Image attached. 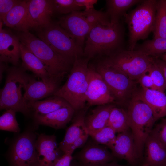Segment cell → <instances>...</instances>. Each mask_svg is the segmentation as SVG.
Wrapping results in <instances>:
<instances>
[{
    "label": "cell",
    "mask_w": 166,
    "mask_h": 166,
    "mask_svg": "<svg viewBox=\"0 0 166 166\" xmlns=\"http://www.w3.org/2000/svg\"><path fill=\"white\" fill-rule=\"evenodd\" d=\"M124 34V29L121 23L97 25L87 36L84 56L90 59L97 55L109 56L123 49Z\"/></svg>",
    "instance_id": "1"
},
{
    "label": "cell",
    "mask_w": 166,
    "mask_h": 166,
    "mask_svg": "<svg viewBox=\"0 0 166 166\" xmlns=\"http://www.w3.org/2000/svg\"><path fill=\"white\" fill-rule=\"evenodd\" d=\"M6 71L5 84L0 90V110L11 109L29 116L31 111L24 95L32 77L22 67H8Z\"/></svg>",
    "instance_id": "2"
},
{
    "label": "cell",
    "mask_w": 166,
    "mask_h": 166,
    "mask_svg": "<svg viewBox=\"0 0 166 166\" xmlns=\"http://www.w3.org/2000/svg\"><path fill=\"white\" fill-rule=\"evenodd\" d=\"M89 60L85 57L76 58L66 81L53 95L66 101L75 111L85 107Z\"/></svg>",
    "instance_id": "3"
},
{
    "label": "cell",
    "mask_w": 166,
    "mask_h": 166,
    "mask_svg": "<svg viewBox=\"0 0 166 166\" xmlns=\"http://www.w3.org/2000/svg\"><path fill=\"white\" fill-rule=\"evenodd\" d=\"M16 35L21 43L43 63L53 78L61 79L70 70L74 61L59 54L29 31L18 32Z\"/></svg>",
    "instance_id": "4"
},
{
    "label": "cell",
    "mask_w": 166,
    "mask_h": 166,
    "mask_svg": "<svg viewBox=\"0 0 166 166\" xmlns=\"http://www.w3.org/2000/svg\"><path fill=\"white\" fill-rule=\"evenodd\" d=\"M127 112L129 128L131 130L136 152L140 158L146 141L156 120L150 107L136 92L131 98Z\"/></svg>",
    "instance_id": "5"
},
{
    "label": "cell",
    "mask_w": 166,
    "mask_h": 166,
    "mask_svg": "<svg viewBox=\"0 0 166 166\" xmlns=\"http://www.w3.org/2000/svg\"><path fill=\"white\" fill-rule=\"evenodd\" d=\"M157 0H145L125 17L129 31L128 50H133L137 42L153 31Z\"/></svg>",
    "instance_id": "6"
},
{
    "label": "cell",
    "mask_w": 166,
    "mask_h": 166,
    "mask_svg": "<svg viewBox=\"0 0 166 166\" xmlns=\"http://www.w3.org/2000/svg\"><path fill=\"white\" fill-rule=\"evenodd\" d=\"M76 39L83 48L85 38L91 29L99 24L110 23L106 12L97 10L94 8L83 11H76L61 18L57 22Z\"/></svg>",
    "instance_id": "7"
},
{
    "label": "cell",
    "mask_w": 166,
    "mask_h": 166,
    "mask_svg": "<svg viewBox=\"0 0 166 166\" xmlns=\"http://www.w3.org/2000/svg\"><path fill=\"white\" fill-rule=\"evenodd\" d=\"M35 30L39 38L64 57L74 62L76 58L84 56L83 48L58 22L52 21L49 24Z\"/></svg>",
    "instance_id": "8"
},
{
    "label": "cell",
    "mask_w": 166,
    "mask_h": 166,
    "mask_svg": "<svg viewBox=\"0 0 166 166\" xmlns=\"http://www.w3.org/2000/svg\"><path fill=\"white\" fill-rule=\"evenodd\" d=\"M103 60L109 65L134 81L138 80L148 72L154 58L137 50L123 49Z\"/></svg>",
    "instance_id": "9"
},
{
    "label": "cell",
    "mask_w": 166,
    "mask_h": 166,
    "mask_svg": "<svg viewBox=\"0 0 166 166\" xmlns=\"http://www.w3.org/2000/svg\"><path fill=\"white\" fill-rule=\"evenodd\" d=\"M95 68L107 85L115 100L119 103L124 102L131 98L136 91L133 80L109 65L103 60L99 61Z\"/></svg>",
    "instance_id": "10"
},
{
    "label": "cell",
    "mask_w": 166,
    "mask_h": 166,
    "mask_svg": "<svg viewBox=\"0 0 166 166\" xmlns=\"http://www.w3.org/2000/svg\"><path fill=\"white\" fill-rule=\"evenodd\" d=\"M37 138L36 133L28 130L15 139L9 153L10 166H36L40 164L36 148Z\"/></svg>",
    "instance_id": "11"
},
{
    "label": "cell",
    "mask_w": 166,
    "mask_h": 166,
    "mask_svg": "<svg viewBox=\"0 0 166 166\" xmlns=\"http://www.w3.org/2000/svg\"><path fill=\"white\" fill-rule=\"evenodd\" d=\"M115 98L95 67L89 65L88 85L86 101L89 106L103 105L114 101Z\"/></svg>",
    "instance_id": "12"
},
{
    "label": "cell",
    "mask_w": 166,
    "mask_h": 166,
    "mask_svg": "<svg viewBox=\"0 0 166 166\" xmlns=\"http://www.w3.org/2000/svg\"><path fill=\"white\" fill-rule=\"evenodd\" d=\"M106 146L94 141L87 144L75 156L79 166H94L112 161L115 158Z\"/></svg>",
    "instance_id": "13"
},
{
    "label": "cell",
    "mask_w": 166,
    "mask_h": 166,
    "mask_svg": "<svg viewBox=\"0 0 166 166\" xmlns=\"http://www.w3.org/2000/svg\"><path fill=\"white\" fill-rule=\"evenodd\" d=\"M0 21V62L18 66L21 58V42L17 35L2 28Z\"/></svg>",
    "instance_id": "14"
},
{
    "label": "cell",
    "mask_w": 166,
    "mask_h": 166,
    "mask_svg": "<svg viewBox=\"0 0 166 166\" xmlns=\"http://www.w3.org/2000/svg\"><path fill=\"white\" fill-rule=\"evenodd\" d=\"M36 148L40 164L42 166H53L64 153L59 148L54 135H39L36 142Z\"/></svg>",
    "instance_id": "15"
},
{
    "label": "cell",
    "mask_w": 166,
    "mask_h": 166,
    "mask_svg": "<svg viewBox=\"0 0 166 166\" xmlns=\"http://www.w3.org/2000/svg\"><path fill=\"white\" fill-rule=\"evenodd\" d=\"M2 22L7 26L18 32L36 29L37 26L30 15L26 0H21L6 15Z\"/></svg>",
    "instance_id": "16"
},
{
    "label": "cell",
    "mask_w": 166,
    "mask_h": 166,
    "mask_svg": "<svg viewBox=\"0 0 166 166\" xmlns=\"http://www.w3.org/2000/svg\"><path fill=\"white\" fill-rule=\"evenodd\" d=\"M60 80L53 78L46 81H37L32 77L26 85L24 95L30 107L34 102L53 95L59 88Z\"/></svg>",
    "instance_id": "17"
},
{
    "label": "cell",
    "mask_w": 166,
    "mask_h": 166,
    "mask_svg": "<svg viewBox=\"0 0 166 166\" xmlns=\"http://www.w3.org/2000/svg\"><path fill=\"white\" fill-rule=\"evenodd\" d=\"M109 149L115 158L124 160L132 164L139 158L132 134L128 130L118 133Z\"/></svg>",
    "instance_id": "18"
},
{
    "label": "cell",
    "mask_w": 166,
    "mask_h": 166,
    "mask_svg": "<svg viewBox=\"0 0 166 166\" xmlns=\"http://www.w3.org/2000/svg\"><path fill=\"white\" fill-rule=\"evenodd\" d=\"M75 112L69 105L45 115L33 114V117L36 125H45L59 129L65 127Z\"/></svg>",
    "instance_id": "19"
},
{
    "label": "cell",
    "mask_w": 166,
    "mask_h": 166,
    "mask_svg": "<svg viewBox=\"0 0 166 166\" xmlns=\"http://www.w3.org/2000/svg\"><path fill=\"white\" fill-rule=\"evenodd\" d=\"M88 107L78 111L71 124L67 128L64 139L59 144V147L64 153L68 152L73 144L88 131L85 123Z\"/></svg>",
    "instance_id": "20"
},
{
    "label": "cell",
    "mask_w": 166,
    "mask_h": 166,
    "mask_svg": "<svg viewBox=\"0 0 166 166\" xmlns=\"http://www.w3.org/2000/svg\"><path fill=\"white\" fill-rule=\"evenodd\" d=\"M26 1L30 15L37 28L46 26L52 22L51 17L54 12L53 0Z\"/></svg>",
    "instance_id": "21"
},
{
    "label": "cell",
    "mask_w": 166,
    "mask_h": 166,
    "mask_svg": "<svg viewBox=\"0 0 166 166\" xmlns=\"http://www.w3.org/2000/svg\"><path fill=\"white\" fill-rule=\"evenodd\" d=\"M136 93L150 107L156 121L166 116V95L164 92L141 87Z\"/></svg>",
    "instance_id": "22"
},
{
    "label": "cell",
    "mask_w": 166,
    "mask_h": 166,
    "mask_svg": "<svg viewBox=\"0 0 166 166\" xmlns=\"http://www.w3.org/2000/svg\"><path fill=\"white\" fill-rule=\"evenodd\" d=\"M21 58L22 67L32 72L44 81L53 78L43 63L25 46L21 43ZM57 79V78H56Z\"/></svg>",
    "instance_id": "23"
},
{
    "label": "cell",
    "mask_w": 166,
    "mask_h": 166,
    "mask_svg": "<svg viewBox=\"0 0 166 166\" xmlns=\"http://www.w3.org/2000/svg\"><path fill=\"white\" fill-rule=\"evenodd\" d=\"M144 145L145 163L149 166H164L166 162V147L150 135Z\"/></svg>",
    "instance_id": "24"
},
{
    "label": "cell",
    "mask_w": 166,
    "mask_h": 166,
    "mask_svg": "<svg viewBox=\"0 0 166 166\" xmlns=\"http://www.w3.org/2000/svg\"><path fill=\"white\" fill-rule=\"evenodd\" d=\"M114 106L110 104L98 105L91 111L85 118L88 132L98 131L107 126L111 110Z\"/></svg>",
    "instance_id": "25"
},
{
    "label": "cell",
    "mask_w": 166,
    "mask_h": 166,
    "mask_svg": "<svg viewBox=\"0 0 166 166\" xmlns=\"http://www.w3.org/2000/svg\"><path fill=\"white\" fill-rule=\"evenodd\" d=\"M106 11L110 23L117 24L120 23L121 17L124 16L127 11L136 4L140 3V0H107Z\"/></svg>",
    "instance_id": "26"
},
{
    "label": "cell",
    "mask_w": 166,
    "mask_h": 166,
    "mask_svg": "<svg viewBox=\"0 0 166 166\" xmlns=\"http://www.w3.org/2000/svg\"><path fill=\"white\" fill-rule=\"evenodd\" d=\"M70 104L65 100L59 97L54 96L42 101H38L30 106L33 114L45 115Z\"/></svg>",
    "instance_id": "27"
},
{
    "label": "cell",
    "mask_w": 166,
    "mask_h": 166,
    "mask_svg": "<svg viewBox=\"0 0 166 166\" xmlns=\"http://www.w3.org/2000/svg\"><path fill=\"white\" fill-rule=\"evenodd\" d=\"M134 50L152 57H159L166 53V38H153L136 45Z\"/></svg>",
    "instance_id": "28"
},
{
    "label": "cell",
    "mask_w": 166,
    "mask_h": 166,
    "mask_svg": "<svg viewBox=\"0 0 166 166\" xmlns=\"http://www.w3.org/2000/svg\"><path fill=\"white\" fill-rule=\"evenodd\" d=\"M107 126L118 133L128 131L129 126L127 111L114 106L111 110Z\"/></svg>",
    "instance_id": "29"
},
{
    "label": "cell",
    "mask_w": 166,
    "mask_h": 166,
    "mask_svg": "<svg viewBox=\"0 0 166 166\" xmlns=\"http://www.w3.org/2000/svg\"><path fill=\"white\" fill-rule=\"evenodd\" d=\"M153 38H166V0H157Z\"/></svg>",
    "instance_id": "30"
},
{
    "label": "cell",
    "mask_w": 166,
    "mask_h": 166,
    "mask_svg": "<svg viewBox=\"0 0 166 166\" xmlns=\"http://www.w3.org/2000/svg\"><path fill=\"white\" fill-rule=\"evenodd\" d=\"M117 133L111 127L107 126L96 132H89L94 141L105 145L109 148L114 142L117 136Z\"/></svg>",
    "instance_id": "31"
},
{
    "label": "cell",
    "mask_w": 166,
    "mask_h": 166,
    "mask_svg": "<svg viewBox=\"0 0 166 166\" xmlns=\"http://www.w3.org/2000/svg\"><path fill=\"white\" fill-rule=\"evenodd\" d=\"M16 112L11 109L6 110L0 117L1 130L19 133L20 129L16 117Z\"/></svg>",
    "instance_id": "32"
},
{
    "label": "cell",
    "mask_w": 166,
    "mask_h": 166,
    "mask_svg": "<svg viewBox=\"0 0 166 166\" xmlns=\"http://www.w3.org/2000/svg\"><path fill=\"white\" fill-rule=\"evenodd\" d=\"M147 73L152 80L155 89L164 92L166 89L165 78L162 71L156 64L154 61Z\"/></svg>",
    "instance_id": "33"
},
{
    "label": "cell",
    "mask_w": 166,
    "mask_h": 166,
    "mask_svg": "<svg viewBox=\"0 0 166 166\" xmlns=\"http://www.w3.org/2000/svg\"><path fill=\"white\" fill-rule=\"evenodd\" d=\"M54 12L61 14L80 11L85 7L79 6L75 0H53Z\"/></svg>",
    "instance_id": "34"
},
{
    "label": "cell",
    "mask_w": 166,
    "mask_h": 166,
    "mask_svg": "<svg viewBox=\"0 0 166 166\" xmlns=\"http://www.w3.org/2000/svg\"><path fill=\"white\" fill-rule=\"evenodd\" d=\"M150 135L159 140L166 147V117L153 128Z\"/></svg>",
    "instance_id": "35"
},
{
    "label": "cell",
    "mask_w": 166,
    "mask_h": 166,
    "mask_svg": "<svg viewBox=\"0 0 166 166\" xmlns=\"http://www.w3.org/2000/svg\"><path fill=\"white\" fill-rule=\"evenodd\" d=\"M21 0H0V21H2L6 15Z\"/></svg>",
    "instance_id": "36"
},
{
    "label": "cell",
    "mask_w": 166,
    "mask_h": 166,
    "mask_svg": "<svg viewBox=\"0 0 166 166\" xmlns=\"http://www.w3.org/2000/svg\"><path fill=\"white\" fill-rule=\"evenodd\" d=\"M72 154L69 152L64 153L53 166H70L73 159Z\"/></svg>",
    "instance_id": "37"
},
{
    "label": "cell",
    "mask_w": 166,
    "mask_h": 166,
    "mask_svg": "<svg viewBox=\"0 0 166 166\" xmlns=\"http://www.w3.org/2000/svg\"><path fill=\"white\" fill-rule=\"evenodd\" d=\"M141 86L145 88L155 89L152 80L147 73L142 75L138 80Z\"/></svg>",
    "instance_id": "38"
},
{
    "label": "cell",
    "mask_w": 166,
    "mask_h": 166,
    "mask_svg": "<svg viewBox=\"0 0 166 166\" xmlns=\"http://www.w3.org/2000/svg\"><path fill=\"white\" fill-rule=\"evenodd\" d=\"M89 136L88 132L81 136L73 144L68 152L73 153L76 149L82 147L86 142Z\"/></svg>",
    "instance_id": "39"
},
{
    "label": "cell",
    "mask_w": 166,
    "mask_h": 166,
    "mask_svg": "<svg viewBox=\"0 0 166 166\" xmlns=\"http://www.w3.org/2000/svg\"><path fill=\"white\" fill-rule=\"evenodd\" d=\"M75 1L79 6L85 7L86 10L94 8V5L97 2V0H75Z\"/></svg>",
    "instance_id": "40"
},
{
    "label": "cell",
    "mask_w": 166,
    "mask_h": 166,
    "mask_svg": "<svg viewBox=\"0 0 166 166\" xmlns=\"http://www.w3.org/2000/svg\"><path fill=\"white\" fill-rule=\"evenodd\" d=\"M153 58L154 62L162 71L166 82V62L159 57Z\"/></svg>",
    "instance_id": "41"
},
{
    "label": "cell",
    "mask_w": 166,
    "mask_h": 166,
    "mask_svg": "<svg viewBox=\"0 0 166 166\" xmlns=\"http://www.w3.org/2000/svg\"><path fill=\"white\" fill-rule=\"evenodd\" d=\"M8 66L7 65L3 62H0V80H2V78L3 73Z\"/></svg>",
    "instance_id": "42"
},
{
    "label": "cell",
    "mask_w": 166,
    "mask_h": 166,
    "mask_svg": "<svg viewBox=\"0 0 166 166\" xmlns=\"http://www.w3.org/2000/svg\"><path fill=\"white\" fill-rule=\"evenodd\" d=\"M94 166H125L118 164L114 161H113L105 164Z\"/></svg>",
    "instance_id": "43"
},
{
    "label": "cell",
    "mask_w": 166,
    "mask_h": 166,
    "mask_svg": "<svg viewBox=\"0 0 166 166\" xmlns=\"http://www.w3.org/2000/svg\"><path fill=\"white\" fill-rule=\"evenodd\" d=\"M162 60L166 62V53H164L160 56Z\"/></svg>",
    "instance_id": "44"
},
{
    "label": "cell",
    "mask_w": 166,
    "mask_h": 166,
    "mask_svg": "<svg viewBox=\"0 0 166 166\" xmlns=\"http://www.w3.org/2000/svg\"><path fill=\"white\" fill-rule=\"evenodd\" d=\"M70 166H78V164H73L72 162H71V164Z\"/></svg>",
    "instance_id": "45"
},
{
    "label": "cell",
    "mask_w": 166,
    "mask_h": 166,
    "mask_svg": "<svg viewBox=\"0 0 166 166\" xmlns=\"http://www.w3.org/2000/svg\"><path fill=\"white\" fill-rule=\"evenodd\" d=\"M142 166H149L147 164L145 163Z\"/></svg>",
    "instance_id": "46"
},
{
    "label": "cell",
    "mask_w": 166,
    "mask_h": 166,
    "mask_svg": "<svg viewBox=\"0 0 166 166\" xmlns=\"http://www.w3.org/2000/svg\"><path fill=\"white\" fill-rule=\"evenodd\" d=\"M42 166V165H41L40 164L38 165H37V166Z\"/></svg>",
    "instance_id": "47"
},
{
    "label": "cell",
    "mask_w": 166,
    "mask_h": 166,
    "mask_svg": "<svg viewBox=\"0 0 166 166\" xmlns=\"http://www.w3.org/2000/svg\"><path fill=\"white\" fill-rule=\"evenodd\" d=\"M164 166H166V162L165 163V164L164 165Z\"/></svg>",
    "instance_id": "48"
}]
</instances>
